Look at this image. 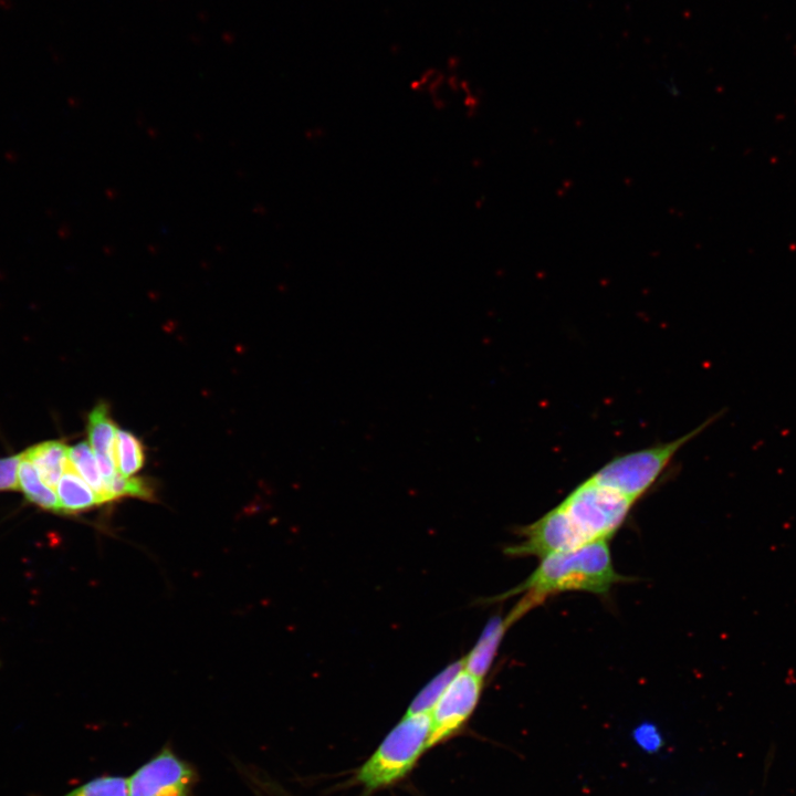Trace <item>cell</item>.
Returning a JSON list of instances; mask_svg holds the SVG:
<instances>
[{
    "label": "cell",
    "instance_id": "1",
    "mask_svg": "<svg viewBox=\"0 0 796 796\" xmlns=\"http://www.w3.org/2000/svg\"><path fill=\"white\" fill-rule=\"evenodd\" d=\"M628 580L614 568L608 540H598L542 558L523 583L499 598L525 593L522 600L532 609L554 594L582 590L606 595L615 584Z\"/></svg>",
    "mask_w": 796,
    "mask_h": 796
},
{
    "label": "cell",
    "instance_id": "2",
    "mask_svg": "<svg viewBox=\"0 0 796 796\" xmlns=\"http://www.w3.org/2000/svg\"><path fill=\"white\" fill-rule=\"evenodd\" d=\"M636 502L595 471L557 506L585 543H590L609 540L624 524Z\"/></svg>",
    "mask_w": 796,
    "mask_h": 796
},
{
    "label": "cell",
    "instance_id": "3",
    "mask_svg": "<svg viewBox=\"0 0 796 796\" xmlns=\"http://www.w3.org/2000/svg\"><path fill=\"white\" fill-rule=\"evenodd\" d=\"M430 731V713L405 714L359 768L357 781L375 789L404 777L427 750Z\"/></svg>",
    "mask_w": 796,
    "mask_h": 796
},
{
    "label": "cell",
    "instance_id": "4",
    "mask_svg": "<svg viewBox=\"0 0 796 796\" xmlns=\"http://www.w3.org/2000/svg\"><path fill=\"white\" fill-rule=\"evenodd\" d=\"M195 767L168 746L127 777L129 796H193Z\"/></svg>",
    "mask_w": 796,
    "mask_h": 796
},
{
    "label": "cell",
    "instance_id": "5",
    "mask_svg": "<svg viewBox=\"0 0 796 796\" xmlns=\"http://www.w3.org/2000/svg\"><path fill=\"white\" fill-rule=\"evenodd\" d=\"M483 687V679L460 670L442 692L432 710L431 731L427 748L454 734L474 711Z\"/></svg>",
    "mask_w": 796,
    "mask_h": 796
},
{
    "label": "cell",
    "instance_id": "6",
    "mask_svg": "<svg viewBox=\"0 0 796 796\" xmlns=\"http://www.w3.org/2000/svg\"><path fill=\"white\" fill-rule=\"evenodd\" d=\"M517 534L522 540L505 549V554L514 557L542 559L587 544L557 505L537 521L521 527Z\"/></svg>",
    "mask_w": 796,
    "mask_h": 796
},
{
    "label": "cell",
    "instance_id": "7",
    "mask_svg": "<svg viewBox=\"0 0 796 796\" xmlns=\"http://www.w3.org/2000/svg\"><path fill=\"white\" fill-rule=\"evenodd\" d=\"M117 431L106 404H97L88 413V443L95 454L104 482L112 479L117 471L116 438Z\"/></svg>",
    "mask_w": 796,
    "mask_h": 796
},
{
    "label": "cell",
    "instance_id": "8",
    "mask_svg": "<svg viewBox=\"0 0 796 796\" xmlns=\"http://www.w3.org/2000/svg\"><path fill=\"white\" fill-rule=\"evenodd\" d=\"M513 622L509 614L504 618L499 616L491 618L474 647L463 658V668L484 679L493 663L505 631Z\"/></svg>",
    "mask_w": 796,
    "mask_h": 796
},
{
    "label": "cell",
    "instance_id": "9",
    "mask_svg": "<svg viewBox=\"0 0 796 796\" xmlns=\"http://www.w3.org/2000/svg\"><path fill=\"white\" fill-rule=\"evenodd\" d=\"M56 490L59 513L76 514L102 504L97 494L76 472L70 459Z\"/></svg>",
    "mask_w": 796,
    "mask_h": 796
},
{
    "label": "cell",
    "instance_id": "10",
    "mask_svg": "<svg viewBox=\"0 0 796 796\" xmlns=\"http://www.w3.org/2000/svg\"><path fill=\"white\" fill-rule=\"evenodd\" d=\"M23 453L35 467L41 480L51 489L56 488L69 461V447L50 440L34 444Z\"/></svg>",
    "mask_w": 796,
    "mask_h": 796
},
{
    "label": "cell",
    "instance_id": "11",
    "mask_svg": "<svg viewBox=\"0 0 796 796\" xmlns=\"http://www.w3.org/2000/svg\"><path fill=\"white\" fill-rule=\"evenodd\" d=\"M19 490L25 499L39 507L59 513V500L54 490L48 486L40 478L35 467L22 452L18 468Z\"/></svg>",
    "mask_w": 796,
    "mask_h": 796
},
{
    "label": "cell",
    "instance_id": "12",
    "mask_svg": "<svg viewBox=\"0 0 796 796\" xmlns=\"http://www.w3.org/2000/svg\"><path fill=\"white\" fill-rule=\"evenodd\" d=\"M69 459L76 472L97 494L102 504L108 502L105 482L90 443L82 441L69 448Z\"/></svg>",
    "mask_w": 796,
    "mask_h": 796
},
{
    "label": "cell",
    "instance_id": "13",
    "mask_svg": "<svg viewBox=\"0 0 796 796\" xmlns=\"http://www.w3.org/2000/svg\"><path fill=\"white\" fill-rule=\"evenodd\" d=\"M463 669V658L449 664L416 695L406 714L430 713L433 705L457 673Z\"/></svg>",
    "mask_w": 796,
    "mask_h": 796
},
{
    "label": "cell",
    "instance_id": "14",
    "mask_svg": "<svg viewBox=\"0 0 796 796\" xmlns=\"http://www.w3.org/2000/svg\"><path fill=\"white\" fill-rule=\"evenodd\" d=\"M144 462L145 452L142 441L132 432L118 429L116 438L117 471L125 476H132L143 468Z\"/></svg>",
    "mask_w": 796,
    "mask_h": 796
},
{
    "label": "cell",
    "instance_id": "15",
    "mask_svg": "<svg viewBox=\"0 0 796 796\" xmlns=\"http://www.w3.org/2000/svg\"><path fill=\"white\" fill-rule=\"evenodd\" d=\"M63 796H129L127 778L114 775L95 777Z\"/></svg>",
    "mask_w": 796,
    "mask_h": 796
},
{
    "label": "cell",
    "instance_id": "16",
    "mask_svg": "<svg viewBox=\"0 0 796 796\" xmlns=\"http://www.w3.org/2000/svg\"><path fill=\"white\" fill-rule=\"evenodd\" d=\"M105 489L108 502L121 496H136L147 500L154 496V490L148 480L125 476L119 472L105 482Z\"/></svg>",
    "mask_w": 796,
    "mask_h": 796
},
{
    "label": "cell",
    "instance_id": "17",
    "mask_svg": "<svg viewBox=\"0 0 796 796\" xmlns=\"http://www.w3.org/2000/svg\"><path fill=\"white\" fill-rule=\"evenodd\" d=\"M22 453L0 458V491L19 490L18 468Z\"/></svg>",
    "mask_w": 796,
    "mask_h": 796
},
{
    "label": "cell",
    "instance_id": "18",
    "mask_svg": "<svg viewBox=\"0 0 796 796\" xmlns=\"http://www.w3.org/2000/svg\"><path fill=\"white\" fill-rule=\"evenodd\" d=\"M637 743L647 751H656L661 745V735L652 724H642L635 731Z\"/></svg>",
    "mask_w": 796,
    "mask_h": 796
}]
</instances>
